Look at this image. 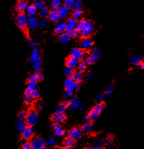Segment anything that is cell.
Returning <instances> with one entry per match:
<instances>
[{"mask_svg": "<svg viewBox=\"0 0 144 149\" xmlns=\"http://www.w3.org/2000/svg\"><path fill=\"white\" fill-rule=\"evenodd\" d=\"M105 107H106V105L103 102H100L97 104H96L95 106L90 110L89 113L85 117V122L91 123L93 122V121L97 120L100 115L104 111Z\"/></svg>", "mask_w": 144, "mask_h": 149, "instance_id": "6da1fadb", "label": "cell"}, {"mask_svg": "<svg viewBox=\"0 0 144 149\" xmlns=\"http://www.w3.org/2000/svg\"><path fill=\"white\" fill-rule=\"evenodd\" d=\"M101 52L99 49H93V50L91 51V54L85 59L84 61L85 63V64L87 66L93 64V63H96L99 60V57L101 56Z\"/></svg>", "mask_w": 144, "mask_h": 149, "instance_id": "7a4b0ae2", "label": "cell"}, {"mask_svg": "<svg viewBox=\"0 0 144 149\" xmlns=\"http://www.w3.org/2000/svg\"><path fill=\"white\" fill-rule=\"evenodd\" d=\"M63 3L65 7L69 9H73L74 11L82 10V0H64Z\"/></svg>", "mask_w": 144, "mask_h": 149, "instance_id": "3957f363", "label": "cell"}, {"mask_svg": "<svg viewBox=\"0 0 144 149\" xmlns=\"http://www.w3.org/2000/svg\"><path fill=\"white\" fill-rule=\"evenodd\" d=\"M94 29V26L93 24L89 20H87L86 22V25L84 29H83L82 31H80V37L83 38H89L92 34L93 31Z\"/></svg>", "mask_w": 144, "mask_h": 149, "instance_id": "277c9868", "label": "cell"}, {"mask_svg": "<svg viewBox=\"0 0 144 149\" xmlns=\"http://www.w3.org/2000/svg\"><path fill=\"white\" fill-rule=\"evenodd\" d=\"M16 24L19 28L22 29H25L27 26V22H28V18H27L26 14L22 13H20L16 16Z\"/></svg>", "mask_w": 144, "mask_h": 149, "instance_id": "5b68a950", "label": "cell"}, {"mask_svg": "<svg viewBox=\"0 0 144 149\" xmlns=\"http://www.w3.org/2000/svg\"><path fill=\"white\" fill-rule=\"evenodd\" d=\"M30 143L33 149H46V142L41 137H34Z\"/></svg>", "mask_w": 144, "mask_h": 149, "instance_id": "8992f818", "label": "cell"}, {"mask_svg": "<svg viewBox=\"0 0 144 149\" xmlns=\"http://www.w3.org/2000/svg\"><path fill=\"white\" fill-rule=\"evenodd\" d=\"M38 120V115L37 113L34 110H32V111H30L27 113V117L26 118V123L27 125L33 126L37 123Z\"/></svg>", "mask_w": 144, "mask_h": 149, "instance_id": "52a82bcc", "label": "cell"}, {"mask_svg": "<svg viewBox=\"0 0 144 149\" xmlns=\"http://www.w3.org/2000/svg\"><path fill=\"white\" fill-rule=\"evenodd\" d=\"M68 107L71 110L73 111H78V110L82 109V103L80 99L76 97V96H74V97L71 99L70 102H69Z\"/></svg>", "mask_w": 144, "mask_h": 149, "instance_id": "ba28073f", "label": "cell"}, {"mask_svg": "<svg viewBox=\"0 0 144 149\" xmlns=\"http://www.w3.org/2000/svg\"><path fill=\"white\" fill-rule=\"evenodd\" d=\"M34 134V129L31 126H26L24 130L22 132V137L25 141H28L31 139Z\"/></svg>", "mask_w": 144, "mask_h": 149, "instance_id": "9c48e42d", "label": "cell"}, {"mask_svg": "<svg viewBox=\"0 0 144 149\" xmlns=\"http://www.w3.org/2000/svg\"><path fill=\"white\" fill-rule=\"evenodd\" d=\"M83 134H84V132H82V129L78 128H72L69 132V136L75 140L80 139L83 136Z\"/></svg>", "mask_w": 144, "mask_h": 149, "instance_id": "30bf717a", "label": "cell"}, {"mask_svg": "<svg viewBox=\"0 0 144 149\" xmlns=\"http://www.w3.org/2000/svg\"><path fill=\"white\" fill-rule=\"evenodd\" d=\"M80 88V83L78 82H74L73 84H72L71 86L66 88V91L65 93V96L66 98L71 97V96L73 95V93L76 90L79 89Z\"/></svg>", "mask_w": 144, "mask_h": 149, "instance_id": "8fae6325", "label": "cell"}, {"mask_svg": "<svg viewBox=\"0 0 144 149\" xmlns=\"http://www.w3.org/2000/svg\"><path fill=\"white\" fill-rule=\"evenodd\" d=\"M52 119L55 123H60L65 122L66 119V117L64 113L56 111L52 115Z\"/></svg>", "mask_w": 144, "mask_h": 149, "instance_id": "7c38bea8", "label": "cell"}, {"mask_svg": "<svg viewBox=\"0 0 144 149\" xmlns=\"http://www.w3.org/2000/svg\"><path fill=\"white\" fill-rule=\"evenodd\" d=\"M78 22L74 18H71L68 19L66 23V30L65 31L68 33H70L73 29L76 28V25Z\"/></svg>", "mask_w": 144, "mask_h": 149, "instance_id": "4fadbf2b", "label": "cell"}, {"mask_svg": "<svg viewBox=\"0 0 144 149\" xmlns=\"http://www.w3.org/2000/svg\"><path fill=\"white\" fill-rule=\"evenodd\" d=\"M71 56L76 58L78 60H80L84 57L85 53L81 48H74L71 52Z\"/></svg>", "mask_w": 144, "mask_h": 149, "instance_id": "5bb4252c", "label": "cell"}, {"mask_svg": "<svg viewBox=\"0 0 144 149\" xmlns=\"http://www.w3.org/2000/svg\"><path fill=\"white\" fill-rule=\"evenodd\" d=\"M63 145H64V147L66 149H73L76 147V141L75 139L69 136L63 141Z\"/></svg>", "mask_w": 144, "mask_h": 149, "instance_id": "9a60e30c", "label": "cell"}, {"mask_svg": "<svg viewBox=\"0 0 144 149\" xmlns=\"http://www.w3.org/2000/svg\"><path fill=\"white\" fill-rule=\"evenodd\" d=\"M48 17L50 20L54 23L58 22L61 18L58 10H52L50 13H49Z\"/></svg>", "mask_w": 144, "mask_h": 149, "instance_id": "2e32d148", "label": "cell"}, {"mask_svg": "<svg viewBox=\"0 0 144 149\" xmlns=\"http://www.w3.org/2000/svg\"><path fill=\"white\" fill-rule=\"evenodd\" d=\"M79 64V60H78L76 58L73 57H69L66 61V67L74 68L78 67Z\"/></svg>", "mask_w": 144, "mask_h": 149, "instance_id": "e0dca14e", "label": "cell"}, {"mask_svg": "<svg viewBox=\"0 0 144 149\" xmlns=\"http://www.w3.org/2000/svg\"><path fill=\"white\" fill-rule=\"evenodd\" d=\"M73 38V36L71 35L70 33L68 32H64L62 34L59 35L58 40L59 42L62 44H65L66 42H69L71 40V38Z\"/></svg>", "mask_w": 144, "mask_h": 149, "instance_id": "ac0fdd59", "label": "cell"}, {"mask_svg": "<svg viewBox=\"0 0 144 149\" xmlns=\"http://www.w3.org/2000/svg\"><path fill=\"white\" fill-rule=\"evenodd\" d=\"M38 22L37 19L35 16H29L28 18V22H27V26L31 30H34L37 27Z\"/></svg>", "mask_w": 144, "mask_h": 149, "instance_id": "d6986e66", "label": "cell"}, {"mask_svg": "<svg viewBox=\"0 0 144 149\" xmlns=\"http://www.w3.org/2000/svg\"><path fill=\"white\" fill-rule=\"evenodd\" d=\"M53 130L55 134L58 137H62L64 136L65 134V130L62 128L58 123H55L53 125Z\"/></svg>", "mask_w": 144, "mask_h": 149, "instance_id": "ffe728a7", "label": "cell"}, {"mask_svg": "<svg viewBox=\"0 0 144 149\" xmlns=\"http://www.w3.org/2000/svg\"><path fill=\"white\" fill-rule=\"evenodd\" d=\"M43 79V74H41V72H36L33 73L31 76H30L29 78V82H35L37 83L38 81H41Z\"/></svg>", "mask_w": 144, "mask_h": 149, "instance_id": "44dd1931", "label": "cell"}, {"mask_svg": "<svg viewBox=\"0 0 144 149\" xmlns=\"http://www.w3.org/2000/svg\"><path fill=\"white\" fill-rule=\"evenodd\" d=\"M27 7H28V5H27V2L25 1V0H20V1L18 3L16 9H17L18 12L22 13H24L25 10H27Z\"/></svg>", "mask_w": 144, "mask_h": 149, "instance_id": "7402d4cb", "label": "cell"}, {"mask_svg": "<svg viewBox=\"0 0 144 149\" xmlns=\"http://www.w3.org/2000/svg\"><path fill=\"white\" fill-rule=\"evenodd\" d=\"M58 12H59V16L61 18H66L69 15V9L65 5H63V6H61L59 9H58Z\"/></svg>", "mask_w": 144, "mask_h": 149, "instance_id": "603a6c76", "label": "cell"}, {"mask_svg": "<svg viewBox=\"0 0 144 149\" xmlns=\"http://www.w3.org/2000/svg\"><path fill=\"white\" fill-rule=\"evenodd\" d=\"M66 30V24L65 22H60L58 24L55 28V33L61 35Z\"/></svg>", "mask_w": 144, "mask_h": 149, "instance_id": "cb8c5ba5", "label": "cell"}, {"mask_svg": "<svg viewBox=\"0 0 144 149\" xmlns=\"http://www.w3.org/2000/svg\"><path fill=\"white\" fill-rule=\"evenodd\" d=\"M93 44V40L90 38H85L81 42L80 46H81V48L82 49H88L92 46Z\"/></svg>", "mask_w": 144, "mask_h": 149, "instance_id": "d4e9b609", "label": "cell"}, {"mask_svg": "<svg viewBox=\"0 0 144 149\" xmlns=\"http://www.w3.org/2000/svg\"><path fill=\"white\" fill-rule=\"evenodd\" d=\"M129 61L132 65H137L138 63H140L142 61V58L140 56H138V55L134 54L130 57Z\"/></svg>", "mask_w": 144, "mask_h": 149, "instance_id": "484cf974", "label": "cell"}, {"mask_svg": "<svg viewBox=\"0 0 144 149\" xmlns=\"http://www.w3.org/2000/svg\"><path fill=\"white\" fill-rule=\"evenodd\" d=\"M93 128V125L91 123H85L82 126V130L84 133H89Z\"/></svg>", "mask_w": 144, "mask_h": 149, "instance_id": "4316f807", "label": "cell"}, {"mask_svg": "<svg viewBox=\"0 0 144 149\" xmlns=\"http://www.w3.org/2000/svg\"><path fill=\"white\" fill-rule=\"evenodd\" d=\"M83 77H84V74H83L82 72L78 70L74 72V75L73 76V78L74 79V82L80 83V81H81L82 80Z\"/></svg>", "mask_w": 144, "mask_h": 149, "instance_id": "83f0119b", "label": "cell"}, {"mask_svg": "<svg viewBox=\"0 0 144 149\" xmlns=\"http://www.w3.org/2000/svg\"><path fill=\"white\" fill-rule=\"evenodd\" d=\"M62 4V0H50V6L52 10L59 9Z\"/></svg>", "mask_w": 144, "mask_h": 149, "instance_id": "f1b7e54d", "label": "cell"}, {"mask_svg": "<svg viewBox=\"0 0 144 149\" xmlns=\"http://www.w3.org/2000/svg\"><path fill=\"white\" fill-rule=\"evenodd\" d=\"M38 10H39V11H38L39 16L42 18H46V17H48V16L49 12H48V8H47V6L41 8V9H38Z\"/></svg>", "mask_w": 144, "mask_h": 149, "instance_id": "f546056e", "label": "cell"}, {"mask_svg": "<svg viewBox=\"0 0 144 149\" xmlns=\"http://www.w3.org/2000/svg\"><path fill=\"white\" fill-rule=\"evenodd\" d=\"M26 122H24V120H18L17 123H16V128H17L18 131L19 132H22L24 130V129L26 128Z\"/></svg>", "mask_w": 144, "mask_h": 149, "instance_id": "4dcf8cb0", "label": "cell"}, {"mask_svg": "<svg viewBox=\"0 0 144 149\" xmlns=\"http://www.w3.org/2000/svg\"><path fill=\"white\" fill-rule=\"evenodd\" d=\"M113 141V139L112 136H110V135H107L104 137H102V143H104L106 145H112Z\"/></svg>", "mask_w": 144, "mask_h": 149, "instance_id": "1f68e13d", "label": "cell"}, {"mask_svg": "<svg viewBox=\"0 0 144 149\" xmlns=\"http://www.w3.org/2000/svg\"><path fill=\"white\" fill-rule=\"evenodd\" d=\"M39 58V52H38V50L37 49H35L33 51L31 58H30L31 62L33 63H35V61H37Z\"/></svg>", "mask_w": 144, "mask_h": 149, "instance_id": "d6a6232c", "label": "cell"}, {"mask_svg": "<svg viewBox=\"0 0 144 149\" xmlns=\"http://www.w3.org/2000/svg\"><path fill=\"white\" fill-rule=\"evenodd\" d=\"M68 105H69V103L67 102H66V101L63 102L59 104V106H58L57 111L61 112V113H64L65 110L66 109V108L68 107Z\"/></svg>", "mask_w": 144, "mask_h": 149, "instance_id": "836d02e7", "label": "cell"}, {"mask_svg": "<svg viewBox=\"0 0 144 149\" xmlns=\"http://www.w3.org/2000/svg\"><path fill=\"white\" fill-rule=\"evenodd\" d=\"M26 10H27V14L29 15V16H35V14L37 13V8L35 7L34 5H29V6H28V7H27Z\"/></svg>", "mask_w": 144, "mask_h": 149, "instance_id": "e575fe53", "label": "cell"}, {"mask_svg": "<svg viewBox=\"0 0 144 149\" xmlns=\"http://www.w3.org/2000/svg\"><path fill=\"white\" fill-rule=\"evenodd\" d=\"M86 22L87 20H81L78 22L77 25H76V29L78 30L80 33V31H82L83 29L85 27V25H86Z\"/></svg>", "mask_w": 144, "mask_h": 149, "instance_id": "d590c367", "label": "cell"}, {"mask_svg": "<svg viewBox=\"0 0 144 149\" xmlns=\"http://www.w3.org/2000/svg\"><path fill=\"white\" fill-rule=\"evenodd\" d=\"M46 144H47V145L50 146V147H54V146L57 145V141L55 137H50L49 139H48V140H47Z\"/></svg>", "mask_w": 144, "mask_h": 149, "instance_id": "8d00e7d4", "label": "cell"}, {"mask_svg": "<svg viewBox=\"0 0 144 149\" xmlns=\"http://www.w3.org/2000/svg\"><path fill=\"white\" fill-rule=\"evenodd\" d=\"M64 72L65 75L67 77H73L75 72H74V68L66 67L64 70Z\"/></svg>", "mask_w": 144, "mask_h": 149, "instance_id": "74e56055", "label": "cell"}, {"mask_svg": "<svg viewBox=\"0 0 144 149\" xmlns=\"http://www.w3.org/2000/svg\"><path fill=\"white\" fill-rule=\"evenodd\" d=\"M34 5L35 6V7L38 9H41V8L47 6L45 3H44V1H40V0H37V1H35L34 3Z\"/></svg>", "mask_w": 144, "mask_h": 149, "instance_id": "f35d334b", "label": "cell"}, {"mask_svg": "<svg viewBox=\"0 0 144 149\" xmlns=\"http://www.w3.org/2000/svg\"><path fill=\"white\" fill-rule=\"evenodd\" d=\"M41 64H42V61H41V58H39L37 61L33 63V68H34V70L36 72H37L39 70L41 67Z\"/></svg>", "mask_w": 144, "mask_h": 149, "instance_id": "ab89813d", "label": "cell"}, {"mask_svg": "<svg viewBox=\"0 0 144 149\" xmlns=\"http://www.w3.org/2000/svg\"><path fill=\"white\" fill-rule=\"evenodd\" d=\"M38 26H39L41 28H46V27L48 26V20H46V18H42L39 22H38Z\"/></svg>", "mask_w": 144, "mask_h": 149, "instance_id": "60d3db41", "label": "cell"}, {"mask_svg": "<svg viewBox=\"0 0 144 149\" xmlns=\"http://www.w3.org/2000/svg\"><path fill=\"white\" fill-rule=\"evenodd\" d=\"M39 96H40V93L37 89L31 91V92H30V96H30V97H31L33 99L38 98V97H39Z\"/></svg>", "mask_w": 144, "mask_h": 149, "instance_id": "b9f144b4", "label": "cell"}, {"mask_svg": "<svg viewBox=\"0 0 144 149\" xmlns=\"http://www.w3.org/2000/svg\"><path fill=\"white\" fill-rule=\"evenodd\" d=\"M74 82V81L73 78V77H68V78L65 79V83H64L65 87L66 88L69 87V86H71V85L73 84Z\"/></svg>", "mask_w": 144, "mask_h": 149, "instance_id": "7bdbcfd3", "label": "cell"}, {"mask_svg": "<svg viewBox=\"0 0 144 149\" xmlns=\"http://www.w3.org/2000/svg\"><path fill=\"white\" fill-rule=\"evenodd\" d=\"M82 16H83V13L82 10H76V11L74 12L73 18L76 19L77 20H80V19L82 17Z\"/></svg>", "mask_w": 144, "mask_h": 149, "instance_id": "ee69618b", "label": "cell"}, {"mask_svg": "<svg viewBox=\"0 0 144 149\" xmlns=\"http://www.w3.org/2000/svg\"><path fill=\"white\" fill-rule=\"evenodd\" d=\"M87 67V65L85 64L84 62H82V63H79L78 65V71L80 72H84L85 70V69H86Z\"/></svg>", "mask_w": 144, "mask_h": 149, "instance_id": "f6af8a7d", "label": "cell"}, {"mask_svg": "<svg viewBox=\"0 0 144 149\" xmlns=\"http://www.w3.org/2000/svg\"><path fill=\"white\" fill-rule=\"evenodd\" d=\"M36 86H37V83L35 82H29L28 85H27V89L29 91H33L36 89Z\"/></svg>", "mask_w": 144, "mask_h": 149, "instance_id": "bcb514c9", "label": "cell"}, {"mask_svg": "<svg viewBox=\"0 0 144 149\" xmlns=\"http://www.w3.org/2000/svg\"><path fill=\"white\" fill-rule=\"evenodd\" d=\"M113 91H114V85H113V84L110 85L108 87V89L106 90V95L110 96V95H112L113 92Z\"/></svg>", "mask_w": 144, "mask_h": 149, "instance_id": "7dc6e473", "label": "cell"}, {"mask_svg": "<svg viewBox=\"0 0 144 149\" xmlns=\"http://www.w3.org/2000/svg\"><path fill=\"white\" fill-rule=\"evenodd\" d=\"M21 149H33V148L31 145V143L26 142V143H24V144L22 145Z\"/></svg>", "mask_w": 144, "mask_h": 149, "instance_id": "c3c4849f", "label": "cell"}, {"mask_svg": "<svg viewBox=\"0 0 144 149\" xmlns=\"http://www.w3.org/2000/svg\"><path fill=\"white\" fill-rule=\"evenodd\" d=\"M27 113L26 111H21L20 113H19L18 114V117L20 118V119H24V118H26L27 117Z\"/></svg>", "mask_w": 144, "mask_h": 149, "instance_id": "681fc988", "label": "cell"}, {"mask_svg": "<svg viewBox=\"0 0 144 149\" xmlns=\"http://www.w3.org/2000/svg\"><path fill=\"white\" fill-rule=\"evenodd\" d=\"M24 102H26V104H30L32 103L33 98H32L31 97H30V96H25Z\"/></svg>", "mask_w": 144, "mask_h": 149, "instance_id": "f907efd6", "label": "cell"}, {"mask_svg": "<svg viewBox=\"0 0 144 149\" xmlns=\"http://www.w3.org/2000/svg\"><path fill=\"white\" fill-rule=\"evenodd\" d=\"M93 72H89L87 74L86 77H85V80L87 81H91V79L93 78Z\"/></svg>", "mask_w": 144, "mask_h": 149, "instance_id": "816d5d0a", "label": "cell"}, {"mask_svg": "<svg viewBox=\"0 0 144 149\" xmlns=\"http://www.w3.org/2000/svg\"><path fill=\"white\" fill-rule=\"evenodd\" d=\"M43 104L42 102H41V101H37L35 104V108L37 109H41L43 107Z\"/></svg>", "mask_w": 144, "mask_h": 149, "instance_id": "f5cc1de1", "label": "cell"}, {"mask_svg": "<svg viewBox=\"0 0 144 149\" xmlns=\"http://www.w3.org/2000/svg\"><path fill=\"white\" fill-rule=\"evenodd\" d=\"M70 33L71 34V35L73 36V37H76V36H78V35H80V31L76 28V29H73L71 32H70Z\"/></svg>", "mask_w": 144, "mask_h": 149, "instance_id": "db71d44e", "label": "cell"}, {"mask_svg": "<svg viewBox=\"0 0 144 149\" xmlns=\"http://www.w3.org/2000/svg\"><path fill=\"white\" fill-rule=\"evenodd\" d=\"M136 68L138 70H142V69H144V62H141L136 65Z\"/></svg>", "mask_w": 144, "mask_h": 149, "instance_id": "11a10c76", "label": "cell"}, {"mask_svg": "<svg viewBox=\"0 0 144 149\" xmlns=\"http://www.w3.org/2000/svg\"><path fill=\"white\" fill-rule=\"evenodd\" d=\"M104 97H105V95H104V94L101 93V94H99V95L97 96V97H96V99H97V100L99 102H101L104 98Z\"/></svg>", "mask_w": 144, "mask_h": 149, "instance_id": "9f6ffc18", "label": "cell"}, {"mask_svg": "<svg viewBox=\"0 0 144 149\" xmlns=\"http://www.w3.org/2000/svg\"><path fill=\"white\" fill-rule=\"evenodd\" d=\"M95 142L97 144H101L102 143V138H100V137H97L95 139Z\"/></svg>", "mask_w": 144, "mask_h": 149, "instance_id": "6f0895ef", "label": "cell"}, {"mask_svg": "<svg viewBox=\"0 0 144 149\" xmlns=\"http://www.w3.org/2000/svg\"><path fill=\"white\" fill-rule=\"evenodd\" d=\"M29 41V43L31 44V46H32V48H36V47H37V43L34 42V41L31 40H30Z\"/></svg>", "mask_w": 144, "mask_h": 149, "instance_id": "680465c9", "label": "cell"}, {"mask_svg": "<svg viewBox=\"0 0 144 149\" xmlns=\"http://www.w3.org/2000/svg\"><path fill=\"white\" fill-rule=\"evenodd\" d=\"M91 149H104V148L102 147V146L97 145V146H95V147H94L93 148H91Z\"/></svg>", "mask_w": 144, "mask_h": 149, "instance_id": "91938a15", "label": "cell"}, {"mask_svg": "<svg viewBox=\"0 0 144 149\" xmlns=\"http://www.w3.org/2000/svg\"><path fill=\"white\" fill-rule=\"evenodd\" d=\"M57 149H66L65 147H61V148H57Z\"/></svg>", "mask_w": 144, "mask_h": 149, "instance_id": "94428289", "label": "cell"}, {"mask_svg": "<svg viewBox=\"0 0 144 149\" xmlns=\"http://www.w3.org/2000/svg\"><path fill=\"white\" fill-rule=\"evenodd\" d=\"M84 149H91V148H89V147H85V148H84Z\"/></svg>", "mask_w": 144, "mask_h": 149, "instance_id": "6125c7cd", "label": "cell"}]
</instances>
